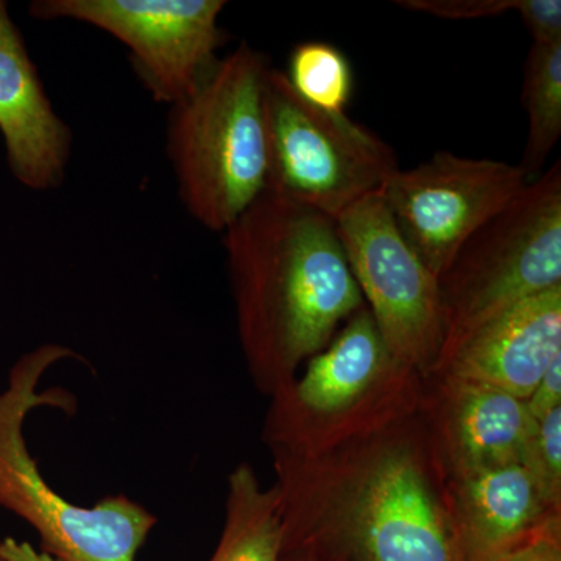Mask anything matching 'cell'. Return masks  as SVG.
<instances>
[{
    "mask_svg": "<svg viewBox=\"0 0 561 561\" xmlns=\"http://www.w3.org/2000/svg\"><path fill=\"white\" fill-rule=\"evenodd\" d=\"M249 370L272 397L364 308L335 221L265 191L224 231Z\"/></svg>",
    "mask_w": 561,
    "mask_h": 561,
    "instance_id": "cell-1",
    "label": "cell"
},
{
    "mask_svg": "<svg viewBox=\"0 0 561 561\" xmlns=\"http://www.w3.org/2000/svg\"><path fill=\"white\" fill-rule=\"evenodd\" d=\"M405 420L320 456L273 457L283 515L320 511L360 561H460L446 496Z\"/></svg>",
    "mask_w": 561,
    "mask_h": 561,
    "instance_id": "cell-2",
    "label": "cell"
},
{
    "mask_svg": "<svg viewBox=\"0 0 561 561\" xmlns=\"http://www.w3.org/2000/svg\"><path fill=\"white\" fill-rule=\"evenodd\" d=\"M80 359L60 343H44L11 367L0 390V508L27 524L39 551L57 561H136L158 518L142 504L110 494L81 507L58 493L41 472L25 440V423L36 409H76L60 389L41 390L50 368Z\"/></svg>",
    "mask_w": 561,
    "mask_h": 561,
    "instance_id": "cell-3",
    "label": "cell"
},
{
    "mask_svg": "<svg viewBox=\"0 0 561 561\" xmlns=\"http://www.w3.org/2000/svg\"><path fill=\"white\" fill-rule=\"evenodd\" d=\"M264 55L239 44L190 98L171 106L168 154L184 208L210 231L230 228L267 191Z\"/></svg>",
    "mask_w": 561,
    "mask_h": 561,
    "instance_id": "cell-4",
    "label": "cell"
},
{
    "mask_svg": "<svg viewBox=\"0 0 561 561\" xmlns=\"http://www.w3.org/2000/svg\"><path fill=\"white\" fill-rule=\"evenodd\" d=\"M420 375L391 356L367 306L309 359L300 381L272 394L264 437L273 456L316 457L411 412Z\"/></svg>",
    "mask_w": 561,
    "mask_h": 561,
    "instance_id": "cell-5",
    "label": "cell"
},
{
    "mask_svg": "<svg viewBox=\"0 0 561 561\" xmlns=\"http://www.w3.org/2000/svg\"><path fill=\"white\" fill-rule=\"evenodd\" d=\"M557 286H561L560 161L472 232L442 273L438 289L446 335L440 359L485 321Z\"/></svg>",
    "mask_w": 561,
    "mask_h": 561,
    "instance_id": "cell-6",
    "label": "cell"
},
{
    "mask_svg": "<svg viewBox=\"0 0 561 561\" xmlns=\"http://www.w3.org/2000/svg\"><path fill=\"white\" fill-rule=\"evenodd\" d=\"M267 191L337 220L354 205L381 194L400 169L393 150L346 116L301 99L286 72L264 79Z\"/></svg>",
    "mask_w": 561,
    "mask_h": 561,
    "instance_id": "cell-7",
    "label": "cell"
},
{
    "mask_svg": "<svg viewBox=\"0 0 561 561\" xmlns=\"http://www.w3.org/2000/svg\"><path fill=\"white\" fill-rule=\"evenodd\" d=\"M335 228L391 356L416 375L434 373L446 335L438 279L401 234L381 194L345 210Z\"/></svg>",
    "mask_w": 561,
    "mask_h": 561,
    "instance_id": "cell-8",
    "label": "cell"
},
{
    "mask_svg": "<svg viewBox=\"0 0 561 561\" xmlns=\"http://www.w3.org/2000/svg\"><path fill=\"white\" fill-rule=\"evenodd\" d=\"M225 7L224 0H36L31 13L39 21L83 22L121 41L151 98L173 106L220 60Z\"/></svg>",
    "mask_w": 561,
    "mask_h": 561,
    "instance_id": "cell-9",
    "label": "cell"
},
{
    "mask_svg": "<svg viewBox=\"0 0 561 561\" xmlns=\"http://www.w3.org/2000/svg\"><path fill=\"white\" fill-rule=\"evenodd\" d=\"M527 183L519 165L438 151L416 168L398 169L381 197L405 241L438 279L472 232Z\"/></svg>",
    "mask_w": 561,
    "mask_h": 561,
    "instance_id": "cell-10",
    "label": "cell"
},
{
    "mask_svg": "<svg viewBox=\"0 0 561 561\" xmlns=\"http://www.w3.org/2000/svg\"><path fill=\"white\" fill-rule=\"evenodd\" d=\"M561 356V286L500 313L443 354L434 373L526 401Z\"/></svg>",
    "mask_w": 561,
    "mask_h": 561,
    "instance_id": "cell-11",
    "label": "cell"
},
{
    "mask_svg": "<svg viewBox=\"0 0 561 561\" xmlns=\"http://www.w3.org/2000/svg\"><path fill=\"white\" fill-rule=\"evenodd\" d=\"M0 133L14 179L33 191L65 181L72 133L51 105L9 5L0 0Z\"/></svg>",
    "mask_w": 561,
    "mask_h": 561,
    "instance_id": "cell-12",
    "label": "cell"
},
{
    "mask_svg": "<svg viewBox=\"0 0 561 561\" xmlns=\"http://www.w3.org/2000/svg\"><path fill=\"white\" fill-rule=\"evenodd\" d=\"M446 504L460 561H493L559 518L523 463L451 474Z\"/></svg>",
    "mask_w": 561,
    "mask_h": 561,
    "instance_id": "cell-13",
    "label": "cell"
},
{
    "mask_svg": "<svg viewBox=\"0 0 561 561\" xmlns=\"http://www.w3.org/2000/svg\"><path fill=\"white\" fill-rule=\"evenodd\" d=\"M438 376L435 445L448 476L522 463L537 424L526 401L485 383Z\"/></svg>",
    "mask_w": 561,
    "mask_h": 561,
    "instance_id": "cell-14",
    "label": "cell"
},
{
    "mask_svg": "<svg viewBox=\"0 0 561 561\" xmlns=\"http://www.w3.org/2000/svg\"><path fill=\"white\" fill-rule=\"evenodd\" d=\"M284 545L278 490L262 486L249 463L238 465L228 478L224 530L209 561H284Z\"/></svg>",
    "mask_w": 561,
    "mask_h": 561,
    "instance_id": "cell-15",
    "label": "cell"
},
{
    "mask_svg": "<svg viewBox=\"0 0 561 561\" xmlns=\"http://www.w3.org/2000/svg\"><path fill=\"white\" fill-rule=\"evenodd\" d=\"M523 105L529 130L519 168L530 181L561 136V41L531 43L524 70Z\"/></svg>",
    "mask_w": 561,
    "mask_h": 561,
    "instance_id": "cell-16",
    "label": "cell"
},
{
    "mask_svg": "<svg viewBox=\"0 0 561 561\" xmlns=\"http://www.w3.org/2000/svg\"><path fill=\"white\" fill-rule=\"evenodd\" d=\"M286 77L301 99L330 113H345L353 95L350 61L337 47L321 41L295 47Z\"/></svg>",
    "mask_w": 561,
    "mask_h": 561,
    "instance_id": "cell-17",
    "label": "cell"
},
{
    "mask_svg": "<svg viewBox=\"0 0 561 561\" xmlns=\"http://www.w3.org/2000/svg\"><path fill=\"white\" fill-rule=\"evenodd\" d=\"M522 463L534 476L545 501L556 511H560L561 408H556L537 420Z\"/></svg>",
    "mask_w": 561,
    "mask_h": 561,
    "instance_id": "cell-18",
    "label": "cell"
},
{
    "mask_svg": "<svg viewBox=\"0 0 561 561\" xmlns=\"http://www.w3.org/2000/svg\"><path fill=\"white\" fill-rule=\"evenodd\" d=\"M402 9L443 20H481L516 11L518 0H398Z\"/></svg>",
    "mask_w": 561,
    "mask_h": 561,
    "instance_id": "cell-19",
    "label": "cell"
},
{
    "mask_svg": "<svg viewBox=\"0 0 561 561\" xmlns=\"http://www.w3.org/2000/svg\"><path fill=\"white\" fill-rule=\"evenodd\" d=\"M519 16L534 43L561 41L560 0H518Z\"/></svg>",
    "mask_w": 561,
    "mask_h": 561,
    "instance_id": "cell-20",
    "label": "cell"
},
{
    "mask_svg": "<svg viewBox=\"0 0 561 561\" xmlns=\"http://www.w3.org/2000/svg\"><path fill=\"white\" fill-rule=\"evenodd\" d=\"M493 561H561L560 516L545 524L518 548Z\"/></svg>",
    "mask_w": 561,
    "mask_h": 561,
    "instance_id": "cell-21",
    "label": "cell"
},
{
    "mask_svg": "<svg viewBox=\"0 0 561 561\" xmlns=\"http://www.w3.org/2000/svg\"><path fill=\"white\" fill-rule=\"evenodd\" d=\"M526 405L535 420H540L546 413L561 408V356L546 370L541 381L527 398Z\"/></svg>",
    "mask_w": 561,
    "mask_h": 561,
    "instance_id": "cell-22",
    "label": "cell"
},
{
    "mask_svg": "<svg viewBox=\"0 0 561 561\" xmlns=\"http://www.w3.org/2000/svg\"><path fill=\"white\" fill-rule=\"evenodd\" d=\"M0 556L5 561H57L50 556L39 551L32 542L3 538L0 540Z\"/></svg>",
    "mask_w": 561,
    "mask_h": 561,
    "instance_id": "cell-23",
    "label": "cell"
},
{
    "mask_svg": "<svg viewBox=\"0 0 561 561\" xmlns=\"http://www.w3.org/2000/svg\"><path fill=\"white\" fill-rule=\"evenodd\" d=\"M0 561H5V560H3V557H2V556H0Z\"/></svg>",
    "mask_w": 561,
    "mask_h": 561,
    "instance_id": "cell-24",
    "label": "cell"
}]
</instances>
